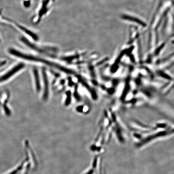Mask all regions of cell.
<instances>
[{"label":"cell","mask_w":174,"mask_h":174,"mask_svg":"<svg viewBox=\"0 0 174 174\" xmlns=\"http://www.w3.org/2000/svg\"><path fill=\"white\" fill-rule=\"evenodd\" d=\"M8 52L10 54L15 56V57H19V58L25 59V60L43 63L46 64V65H49V66L55 67V68H57V69L62 71L63 72L67 73V74H73L74 73V72L71 70L70 69L65 68V67L60 66V65H58L57 64L51 62L46 60V59H41V58H40V57L25 54L22 53L20 51H18V50H16L15 49H13V48H10V49H9Z\"/></svg>","instance_id":"1"},{"label":"cell","mask_w":174,"mask_h":174,"mask_svg":"<svg viewBox=\"0 0 174 174\" xmlns=\"http://www.w3.org/2000/svg\"><path fill=\"white\" fill-rule=\"evenodd\" d=\"M53 1V0H42L37 13L33 18V22L34 24L39 23L42 18L45 17L50 10Z\"/></svg>","instance_id":"2"},{"label":"cell","mask_w":174,"mask_h":174,"mask_svg":"<svg viewBox=\"0 0 174 174\" xmlns=\"http://www.w3.org/2000/svg\"><path fill=\"white\" fill-rule=\"evenodd\" d=\"M4 20L5 21V23L11 25V26L15 28L17 30L23 33L24 35H27L30 38H32L33 41H38L39 37L36 33L34 32L32 30H31L27 27L21 25L16 22L10 20L7 18H4Z\"/></svg>","instance_id":"3"},{"label":"cell","mask_w":174,"mask_h":174,"mask_svg":"<svg viewBox=\"0 0 174 174\" xmlns=\"http://www.w3.org/2000/svg\"><path fill=\"white\" fill-rule=\"evenodd\" d=\"M24 64L21 63L14 67L13 68L7 72L4 75H2V76H0V83L2 82H4V81L10 79V77L13 76L15 74L17 73L18 71L21 70L24 67Z\"/></svg>","instance_id":"4"},{"label":"cell","mask_w":174,"mask_h":174,"mask_svg":"<svg viewBox=\"0 0 174 174\" xmlns=\"http://www.w3.org/2000/svg\"><path fill=\"white\" fill-rule=\"evenodd\" d=\"M169 133L167 132V131H162V132H159V133L155 134L152 135V136H148L136 144V146L138 147H142L145 144L150 142L151 141L155 139V138H157V137H163V136H165L166 135H168Z\"/></svg>","instance_id":"5"},{"label":"cell","mask_w":174,"mask_h":174,"mask_svg":"<svg viewBox=\"0 0 174 174\" xmlns=\"http://www.w3.org/2000/svg\"><path fill=\"white\" fill-rule=\"evenodd\" d=\"M44 83V91L43 99L46 100L48 98L49 93V82L45 70L44 69L42 71Z\"/></svg>","instance_id":"6"},{"label":"cell","mask_w":174,"mask_h":174,"mask_svg":"<svg viewBox=\"0 0 174 174\" xmlns=\"http://www.w3.org/2000/svg\"><path fill=\"white\" fill-rule=\"evenodd\" d=\"M122 18L125 20L136 22V23H137L138 24L143 26V27H146V24L144 22L139 20V19H137V18H135V17H131L129 15H124L122 16Z\"/></svg>","instance_id":"7"},{"label":"cell","mask_w":174,"mask_h":174,"mask_svg":"<svg viewBox=\"0 0 174 174\" xmlns=\"http://www.w3.org/2000/svg\"><path fill=\"white\" fill-rule=\"evenodd\" d=\"M34 73L36 90L38 91H40L41 88V83H40L39 76L38 72L37 69H34Z\"/></svg>","instance_id":"8"},{"label":"cell","mask_w":174,"mask_h":174,"mask_svg":"<svg viewBox=\"0 0 174 174\" xmlns=\"http://www.w3.org/2000/svg\"><path fill=\"white\" fill-rule=\"evenodd\" d=\"M26 160H27V159H26L25 161H24V162L21 164L19 167H18L17 168V169H16L15 170H14L13 171L11 172V173H10L9 174H16L19 170H21L23 167L24 164L25 162H26Z\"/></svg>","instance_id":"9"},{"label":"cell","mask_w":174,"mask_h":174,"mask_svg":"<svg viewBox=\"0 0 174 174\" xmlns=\"http://www.w3.org/2000/svg\"><path fill=\"white\" fill-rule=\"evenodd\" d=\"M23 6L26 8H28L31 4V0H22Z\"/></svg>","instance_id":"10"},{"label":"cell","mask_w":174,"mask_h":174,"mask_svg":"<svg viewBox=\"0 0 174 174\" xmlns=\"http://www.w3.org/2000/svg\"><path fill=\"white\" fill-rule=\"evenodd\" d=\"M67 98L65 102L66 105H69L71 101V93L70 91H67Z\"/></svg>","instance_id":"11"},{"label":"cell","mask_w":174,"mask_h":174,"mask_svg":"<svg viewBox=\"0 0 174 174\" xmlns=\"http://www.w3.org/2000/svg\"><path fill=\"white\" fill-rule=\"evenodd\" d=\"M98 157V156H97L94 159L93 163V167H94V168H95L96 167H97Z\"/></svg>","instance_id":"12"},{"label":"cell","mask_w":174,"mask_h":174,"mask_svg":"<svg viewBox=\"0 0 174 174\" xmlns=\"http://www.w3.org/2000/svg\"><path fill=\"white\" fill-rule=\"evenodd\" d=\"M6 61L5 60H3V61H0V67H2V66H4L5 65L6 63Z\"/></svg>","instance_id":"13"},{"label":"cell","mask_w":174,"mask_h":174,"mask_svg":"<svg viewBox=\"0 0 174 174\" xmlns=\"http://www.w3.org/2000/svg\"><path fill=\"white\" fill-rule=\"evenodd\" d=\"M94 173V170H93V169H90V170H89V171L85 174H93Z\"/></svg>","instance_id":"14"},{"label":"cell","mask_w":174,"mask_h":174,"mask_svg":"<svg viewBox=\"0 0 174 174\" xmlns=\"http://www.w3.org/2000/svg\"><path fill=\"white\" fill-rule=\"evenodd\" d=\"M2 11V9H0V16H1V15Z\"/></svg>","instance_id":"15"}]
</instances>
